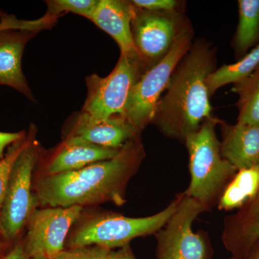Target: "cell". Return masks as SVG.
Segmentation results:
<instances>
[{
    "instance_id": "6da1fadb",
    "label": "cell",
    "mask_w": 259,
    "mask_h": 259,
    "mask_svg": "<svg viewBox=\"0 0 259 259\" xmlns=\"http://www.w3.org/2000/svg\"><path fill=\"white\" fill-rule=\"evenodd\" d=\"M146 152L140 136L130 140L112 159L75 171L40 176L34 191L42 207H69L112 202L125 203L130 180L139 171Z\"/></svg>"
},
{
    "instance_id": "7a4b0ae2",
    "label": "cell",
    "mask_w": 259,
    "mask_h": 259,
    "mask_svg": "<svg viewBox=\"0 0 259 259\" xmlns=\"http://www.w3.org/2000/svg\"><path fill=\"white\" fill-rule=\"evenodd\" d=\"M215 65V49L202 40L193 42L177 65L152 121L166 137L185 142L214 117L206 80Z\"/></svg>"
},
{
    "instance_id": "3957f363",
    "label": "cell",
    "mask_w": 259,
    "mask_h": 259,
    "mask_svg": "<svg viewBox=\"0 0 259 259\" xmlns=\"http://www.w3.org/2000/svg\"><path fill=\"white\" fill-rule=\"evenodd\" d=\"M179 202L178 194L166 208L144 218H128L105 210L85 212L83 209L70 230L65 248L93 245L110 250L122 248L134 238L159 231L176 211Z\"/></svg>"
},
{
    "instance_id": "277c9868",
    "label": "cell",
    "mask_w": 259,
    "mask_h": 259,
    "mask_svg": "<svg viewBox=\"0 0 259 259\" xmlns=\"http://www.w3.org/2000/svg\"><path fill=\"white\" fill-rule=\"evenodd\" d=\"M219 119L202 122L198 131L185 140L190 157V183L185 191L207 209L219 200L223 190L236 175L237 168L223 157L215 127Z\"/></svg>"
},
{
    "instance_id": "5b68a950",
    "label": "cell",
    "mask_w": 259,
    "mask_h": 259,
    "mask_svg": "<svg viewBox=\"0 0 259 259\" xmlns=\"http://www.w3.org/2000/svg\"><path fill=\"white\" fill-rule=\"evenodd\" d=\"M147 69L139 54H120L110 74L101 77L93 74L86 78L88 96L78 115L93 122L123 117L135 85Z\"/></svg>"
},
{
    "instance_id": "8992f818",
    "label": "cell",
    "mask_w": 259,
    "mask_h": 259,
    "mask_svg": "<svg viewBox=\"0 0 259 259\" xmlns=\"http://www.w3.org/2000/svg\"><path fill=\"white\" fill-rule=\"evenodd\" d=\"M36 128L30 125L27 141L15 161L0 210V233L7 241L15 239L28 218L39 206L34 191V170L40 161V148L35 140Z\"/></svg>"
},
{
    "instance_id": "52a82bcc",
    "label": "cell",
    "mask_w": 259,
    "mask_h": 259,
    "mask_svg": "<svg viewBox=\"0 0 259 259\" xmlns=\"http://www.w3.org/2000/svg\"><path fill=\"white\" fill-rule=\"evenodd\" d=\"M193 36V29L187 20L168 54L146 70L135 85L122 117L138 134L152 123L162 93L166 90L177 65L192 47Z\"/></svg>"
},
{
    "instance_id": "ba28073f",
    "label": "cell",
    "mask_w": 259,
    "mask_h": 259,
    "mask_svg": "<svg viewBox=\"0 0 259 259\" xmlns=\"http://www.w3.org/2000/svg\"><path fill=\"white\" fill-rule=\"evenodd\" d=\"M180 202L165 226L155 233L158 259H211L207 235L194 233L192 224L209 209L197 199L180 193Z\"/></svg>"
},
{
    "instance_id": "9c48e42d",
    "label": "cell",
    "mask_w": 259,
    "mask_h": 259,
    "mask_svg": "<svg viewBox=\"0 0 259 259\" xmlns=\"http://www.w3.org/2000/svg\"><path fill=\"white\" fill-rule=\"evenodd\" d=\"M83 207H44L32 212L27 222L24 250L30 258L56 259L65 249L71 228L83 212Z\"/></svg>"
},
{
    "instance_id": "30bf717a",
    "label": "cell",
    "mask_w": 259,
    "mask_h": 259,
    "mask_svg": "<svg viewBox=\"0 0 259 259\" xmlns=\"http://www.w3.org/2000/svg\"><path fill=\"white\" fill-rule=\"evenodd\" d=\"M186 21L179 10L149 11L136 7L131 26L133 38L148 69L168 54Z\"/></svg>"
},
{
    "instance_id": "8fae6325",
    "label": "cell",
    "mask_w": 259,
    "mask_h": 259,
    "mask_svg": "<svg viewBox=\"0 0 259 259\" xmlns=\"http://www.w3.org/2000/svg\"><path fill=\"white\" fill-rule=\"evenodd\" d=\"M120 150L102 147L79 138L65 137L60 146L48 160L40 176L75 171L92 163L112 159Z\"/></svg>"
},
{
    "instance_id": "7c38bea8",
    "label": "cell",
    "mask_w": 259,
    "mask_h": 259,
    "mask_svg": "<svg viewBox=\"0 0 259 259\" xmlns=\"http://www.w3.org/2000/svg\"><path fill=\"white\" fill-rule=\"evenodd\" d=\"M135 11L136 7L131 1L99 0L89 20L115 40L120 54H139L135 47L131 28Z\"/></svg>"
},
{
    "instance_id": "4fadbf2b",
    "label": "cell",
    "mask_w": 259,
    "mask_h": 259,
    "mask_svg": "<svg viewBox=\"0 0 259 259\" xmlns=\"http://www.w3.org/2000/svg\"><path fill=\"white\" fill-rule=\"evenodd\" d=\"M37 31L20 29L0 30V86L10 87L33 101L34 97L22 70L27 42Z\"/></svg>"
},
{
    "instance_id": "5bb4252c",
    "label": "cell",
    "mask_w": 259,
    "mask_h": 259,
    "mask_svg": "<svg viewBox=\"0 0 259 259\" xmlns=\"http://www.w3.org/2000/svg\"><path fill=\"white\" fill-rule=\"evenodd\" d=\"M140 136L127 120L115 116L106 120L93 122L79 115L71 119L65 137H76L102 147L120 149L130 141Z\"/></svg>"
},
{
    "instance_id": "9a60e30c",
    "label": "cell",
    "mask_w": 259,
    "mask_h": 259,
    "mask_svg": "<svg viewBox=\"0 0 259 259\" xmlns=\"http://www.w3.org/2000/svg\"><path fill=\"white\" fill-rule=\"evenodd\" d=\"M219 125L223 157L238 171L259 165V125L238 122L230 125L221 120Z\"/></svg>"
},
{
    "instance_id": "2e32d148",
    "label": "cell",
    "mask_w": 259,
    "mask_h": 259,
    "mask_svg": "<svg viewBox=\"0 0 259 259\" xmlns=\"http://www.w3.org/2000/svg\"><path fill=\"white\" fill-rule=\"evenodd\" d=\"M242 207L239 212L225 219L222 235L225 246L236 256L248 254L259 241V194Z\"/></svg>"
},
{
    "instance_id": "e0dca14e",
    "label": "cell",
    "mask_w": 259,
    "mask_h": 259,
    "mask_svg": "<svg viewBox=\"0 0 259 259\" xmlns=\"http://www.w3.org/2000/svg\"><path fill=\"white\" fill-rule=\"evenodd\" d=\"M259 193V165L238 170L226 186L218 202L221 210L242 207Z\"/></svg>"
},
{
    "instance_id": "ac0fdd59",
    "label": "cell",
    "mask_w": 259,
    "mask_h": 259,
    "mask_svg": "<svg viewBox=\"0 0 259 259\" xmlns=\"http://www.w3.org/2000/svg\"><path fill=\"white\" fill-rule=\"evenodd\" d=\"M259 66V44L241 60L234 64L223 65L214 70L206 80L209 96L229 83L239 82L248 77Z\"/></svg>"
},
{
    "instance_id": "d6986e66",
    "label": "cell",
    "mask_w": 259,
    "mask_h": 259,
    "mask_svg": "<svg viewBox=\"0 0 259 259\" xmlns=\"http://www.w3.org/2000/svg\"><path fill=\"white\" fill-rule=\"evenodd\" d=\"M239 21L233 45L236 54L244 56L259 41V0H239Z\"/></svg>"
},
{
    "instance_id": "ffe728a7",
    "label": "cell",
    "mask_w": 259,
    "mask_h": 259,
    "mask_svg": "<svg viewBox=\"0 0 259 259\" xmlns=\"http://www.w3.org/2000/svg\"><path fill=\"white\" fill-rule=\"evenodd\" d=\"M232 91L238 95L237 122L259 125V66L248 77L234 83Z\"/></svg>"
},
{
    "instance_id": "44dd1931",
    "label": "cell",
    "mask_w": 259,
    "mask_h": 259,
    "mask_svg": "<svg viewBox=\"0 0 259 259\" xmlns=\"http://www.w3.org/2000/svg\"><path fill=\"white\" fill-rule=\"evenodd\" d=\"M99 0H50L47 1L46 15L58 19L61 15L71 13L88 19L93 14Z\"/></svg>"
},
{
    "instance_id": "7402d4cb",
    "label": "cell",
    "mask_w": 259,
    "mask_h": 259,
    "mask_svg": "<svg viewBox=\"0 0 259 259\" xmlns=\"http://www.w3.org/2000/svg\"><path fill=\"white\" fill-rule=\"evenodd\" d=\"M26 141L27 136H25L23 139L12 144L5 153L4 157L0 159V210L8 188L12 168L26 144Z\"/></svg>"
},
{
    "instance_id": "603a6c76",
    "label": "cell",
    "mask_w": 259,
    "mask_h": 259,
    "mask_svg": "<svg viewBox=\"0 0 259 259\" xmlns=\"http://www.w3.org/2000/svg\"><path fill=\"white\" fill-rule=\"evenodd\" d=\"M111 250L95 245L65 248L56 259H108Z\"/></svg>"
},
{
    "instance_id": "cb8c5ba5",
    "label": "cell",
    "mask_w": 259,
    "mask_h": 259,
    "mask_svg": "<svg viewBox=\"0 0 259 259\" xmlns=\"http://www.w3.org/2000/svg\"><path fill=\"white\" fill-rule=\"evenodd\" d=\"M51 27L50 20L45 17L34 21H25L18 20L13 15H8L0 12V30L5 29H20L39 31L42 29H47Z\"/></svg>"
},
{
    "instance_id": "d4e9b609",
    "label": "cell",
    "mask_w": 259,
    "mask_h": 259,
    "mask_svg": "<svg viewBox=\"0 0 259 259\" xmlns=\"http://www.w3.org/2000/svg\"><path fill=\"white\" fill-rule=\"evenodd\" d=\"M139 9L149 11H175L179 10V2L175 0H133Z\"/></svg>"
},
{
    "instance_id": "484cf974",
    "label": "cell",
    "mask_w": 259,
    "mask_h": 259,
    "mask_svg": "<svg viewBox=\"0 0 259 259\" xmlns=\"http://www.w3.org/2000/svg\"><path fill=\"white\" fill-rule=\"evenodd\" d=\"M25 136V133L0 132V159L4 157L5 148L17 142Z\"/></svg>"
},
{
    "instance_id": "4316f807",
    "label": "cell",
    "mask_w": 259,
    "mask_h": 259,
    "mask_svg": "<svg viewBox=\"0 0 259 259\" xmlns=\"http://www.w3.org/2000/svg\"><path fill=\"white\" fill-rule=\"evenodd\" d=\"M108 259H136L129 245L117 250H111Z\"/></svg>"
},
{
    "instance_id": "83f0119b",
    "label": "cell",
    "mask_w": 259,
    "mask_h": 259,
    "mask_svg": "<svg viewBox=\"0 0 259 259\" xmlns=\"http://www.w3.org/2000/svg\"><path fill=\"white\" fill-rule=\"evenodd\" d=\"M3 259H30L24 250L23 243H18L6 253Z\"/></svg>"
},
{
    "instance_id": "f1b7e54d",
    "label": "cell",
    "mask_w": 259,
    "mask_h": 259,
    "mask_svg": "<svg viewBox=\"0 0 259 259\" xmlns=\"http://www.w3.org/2000/svg\"><path fill=\"white\" fill-rule=\"evenodd\" d=\"M250 250H251V252H250L249 255H248L247 259H259V241L256 242V243L251 247L249 251H250Z\"/></svg>"
},
{
    "instance_id": "f546056e",
    "label": "cell",
    "mask_w": 259,
    "mask_h": 259,
    "mask_svg": "<svg viewBox=\"0 0 259 259\" xmlns=\"http://www.w3.org/2000/svg\"><path fill=\"white\" fill-rule=\"evenodd\" d=\"M3 237L0 233V259H3L5 255L4 254V242L3 241ZM4 239V238H3Z\"/></svg>"
},
{
    "instance_id": "4dcf8cb0",
    "label": "cell",
    "mask_w": 259,
    "mask_h": 259,
    "mask_svg": "<svg viewBox=\"0 0 259 259\" xmlns=\"http://www.w3.org/2000/svg\"><path fill=\"white\" fill-rule=\"evenodd\" d=\"M30 259H50V258H44V257H33V258H31Z\"/></svg>"
},
{
    "instance_id": "1f68e13d",
    "label": "cell",
    "mask_w": 259,
    "mask_h": 259,
    "mask_svg": "<svg viewBox=\"0 0 259 259\" xmlns=\"http://www.w3.org/2000/svg\"><path fill=\"white\" fill-rule=\"evenodd\" d=\"M231 259H236V258H231Z\"/></svg>"
},
{
    "instance_id": "d6a6232c",
    "label": "cell",
    "mask_w": 259,
    "mask_h": 259,
    "mask_svg": "<svg viewBox=\"0 0 259 259\" xmlns=\"http://www.w3.org/2000/svg\"><path fill=\"white\" fill-rule=\"evenodd\" d=\"M259 194V193H258Z\"/></svg>"
}]
</instances>
